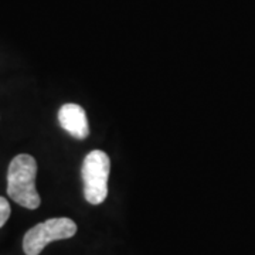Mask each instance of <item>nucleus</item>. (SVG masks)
Masks as SVG:
<instances>
[{
	"label": "nucleus",
	"mask_w": 255,
	"mask_h": 255,
	"mask_svg": "<svg viewBox=\"0 0 255 255\" xmlns=\"http://www.w3.org/2000/svg\"><path fill=\"white\" fill-rule=\"evenodd\" d=\"M37 162L33 156L21 153L9 164L7 172V194L21 207L36 210L41 199L36 189Z\"/></svg>",
	"instance_id": "nucleus-1"
},
{
	"label": "nucleus",
	"mask_w": 255,
	"mask_h": 255,
	"mask_svg": "<svg viewBox=\"0 0 255 255\" xmlns=\"http://www.w3.org/2000/svg\"><path fill=\"white\" fill-rule=\"evenodd\" d=\"M111 172L110 156L104 150H92L82 162L84 196L90 204H101L108 196V179Z\"/></svg>",
	"instance_id": "nucleus-2"
},
{
	"label": "nucleus",
	"mask_w": 255,
	"mask_h": 255,
	"mask_svg": "<svg viewBox=\"0 0 255 255\" xmlns=\"http://www.w3.org/2000/svg\"><path fill=\"white\" fill-rule=\"evenodd\" d=\"M77 224L71 219H50L30 228L23 238V250L26 255H38L50 243L67 240L75 236Z\"/></svg>",
	"instance_id": "nucleus-3"
},
{
	"label": "nucleus",
	"mask_w": 255,
	"mask_h": 255,
	"mask_svg": "<svg viewBox=\"0 0 255 255\" xmlns=\"http://www.w3.org/2000/svg\"><path fill=\"white\" fill-rule=\"evenodd\" d=\"M58 122L64 130H67L75 139H85L90 135V127L87 114L82 107L77 104H65L58 111Z\"/></svg>",
	"instance_id": "nucleus-4"
},
{
	"label": "nucleus",
	"mask_w": 255,
	"mask_h": 255,
	"mask_svg": "<svg viewBox=\"0 0 255 255\" xmlns=\"http://www.w3.org/2000/svg\"><path fill=\"white\" fill-rule=\"evenodd\" d=\"M10 213H11V209H10L9 201L7 199L0 196V228L3 227L6 224V221L9 220Z\"/></svg>",
	"instance_id": "nucleus-5"
}]
</instances>
